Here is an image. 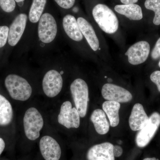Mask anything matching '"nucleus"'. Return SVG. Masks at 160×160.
I'll list each match as a JSON object with an SVG mask.
<instances>
[{"label":"nucleus","instance_id":"1","mask_svg":"<svg viewBox=\"0 0 160 160\" xmlns=\"http://www.w3.org/2000/svg\"><path fill=\"white\" fill-rule=\"evenodd\" d=\"M5 85L12 98L20 102H25L30 98L32 88L29 82L24 78L15 74L7 76Z\"/></svg>","mask_w":160,"mask_h":160},{"label":"nucleus","instance_id":"2","mask_svg":"<svg viewBox=\"0 0 160 160\" xmlns=\"http://www.w3.org/2000/svg\"><path fill=\"white\" fill-rule=\"evenodd\" d=\"M92 14L95 21L103 31L108 34H112L117 31L118 20L108 6L104 4H98L92 9Z\"/></svg>","mask_w":160,"mask_h":160},{"label":"nucleus","instance_id":"3","mask_svg":"<svg viewBox=\"0 0 160 160\" xmlns=\"http://www.w3.org/2000/svg\"><path fill=\"white\" fill-rule=\"evenodd\" d=\"M23 123L25 136L28 140L34 141L39 138L44 121L38 109L34 107L27 109L24 114Z\"/></svg>","mask_w":160,"mask_h":160},{"label":"nucleus","instance_id":"4","mask_svg":"<svg viewBox=\"0 0 160 160\" xmlns=\"http://www.w3.org/2000/svg\"><path fill=\"white\" fill-rule=\"evenodd\" d=\"M70 89L75 107L81 118L85 117L88 110L89 100L88 85L84 80L77 78L71 83Z\"/></svg>","mask_w":160,"mask_h":160},{"label":"nucleus","instance_id":"5","mask_svg":"<svg viewBox=\"0 0 160 160\" xmlns=\"http://www.w3.org/2000/svg\"><path fill=\"white\" fill-rule=\"evenodd\" d=\"M79 113L75 107H72L69 101L63 102L58 116V122L61 126L67 129H77L80 125Z\"/></svg>","mask_w":160,"mask_h":160},{"label":"nucleus","instance_id":"6","mask_svg":"<svg viewBox=\"0 0 160 160\" xmlns=\"http://www.w3.org/2000/svg\"><path fill=\"white\" fill-rule=\"evenodd\" d=\"M57 31V24L54 17L49 13L42 15L38 26L40 41L46 44L51 42L56 37Z\"/></svg>","mask_w":160,"mask_h":160},{"label":"nucleus","instance_id":"7","mask_svg":"<svg viewBox=\"0 0 160 160\" xmlns=\"http://www.w3.org/2000/svg\"><path fill=\"white\" fill-rule=\"evenodd\" d=\"M160 126V114L154 112L149 118L146 126L139 131L136 137V143L138 147L143 148L150 142Z\"/></svg>","mask_w":160,"mask_h":160},{"label":"nucleus","instance_id":"8","mask_svg":"<svg viewBox=\"0 0 160 160\" xmlns=\"http://www.w3.org/2000/svg\"><path fill=\"white\" fill-rule=\"evenodd\" d=\"M63 84V78L61 73L55 69L49 70L43 78L42 86L44 93L47 97H56L62 91Z\"/></svg>","mask_w":160,"mask_h":160},{"label":"nucleus","instance_id":"9","mask_svg":"<svg viewBox=\"0 0 160 160\" xmlns=\"http://www.w3.org/2000/svg\"><path fill=\"white\" fill-rule=\"evenodd\" d=\"M102 94L107 101L119 103L128 102L131 101L132 96L127 89L111 83H106L103 86Z\"/></svg>","mask_w":160,"mask_h":160},{"label":"nucleus","instance_id":"10","mask_svg":"<svg viewBox=\"0 0 160 160\" xmlns=\"http://www.w3.org/2000/svg\"><path fill=\"white\" fill-rule=\"evenodd\" d=\"M39 148L45 160H59L62 154L61 146L54 138L45 135L40 139Z\"/></svg>","mask_w":160,"mask_h":160},{"label":"nucleus","instance_id":"11","mask_svg":"<svg viewBox=\"0 0 160 160\" xmlns=\"http://www.w3.org/2000/svg\"><path fill=\"white\" fill-rule=\"evenodd\" d=\"M150 46L146 41H140L130 46L125 55L128 57V61L131 65H140L146 62L150 52Z\"/></svg>","mask_w":160,"mask_h":160},{"label":"nucleus","instance_id":"12","mask_svg":"<svg viewBox=\"0 0 160 160\" xmlns=\"http://www.w3.org/2000/svg\"><path fill=\"white\" fill-rule=\"evenodd\" d=\"M27 15L21 13L13 20L9 28L8 43L14 46L18 42L26 29L27 21Z\"/></svg>","mask_w":160,"mask_h":160},{"label":"nucleus","instance_id":"13","mask_svg":"<svg viewBox=\"0 0 160 160\" xmlns=\"http://www.w3.org/2000/svg\"><path fill=\"white\" fill-rule=\"evenodd\" d=\"M113 148V145L108 142L92 146L87 152V160H115Z\"/></svg>","mask_w":160,"mask_h":160},{"label":"nucleus","instance_id":"14","mask_svg":"<svg viewBox=\"0 0 160 160\" xmlns=\"http://www.w3.org/2000/svg\"><path fill=\"white\" fill-rule=\"evenodd\" d=\"M149 120L142 105L140 103L135 104L129 117L130 129L133 131H139L146 126Z\"/></svg>","mask_w":160,"mask_h":160},{"label":"nucleus","instance_id":"15","mask_svg":"<svg viewBox=\"0 0 160 160\" xmlns=\"http://www.w3.org/2000/svg\"><path fill=\"white\" fill-rule=\"evenodd\" d=\"M77 21L83 36L86 38L91 49L93 51H96L99 47V41L93 27L87 20L83 18H78Z\"/></svg>","mask_w":160,"mask_h":160},{"label":"nucleus","instance_id":"16","mask_svg":"<svg viewBox=\"0 0 160 160\" xmlns=\"http://www.w3.org/2000/svg\"><path fill=\"white\" fill-rule=\"evenodd\" d=\"M62 24L64 30L70 39L76 42L83 39V35L78 24L77 20L73 16L66 15L63 19Z\"/></svg>","mask_w":160,"mask_h":160},{"label":"nucleus","instance_id":"17","mask_svg":"<svg viewBox=\"0 0 160 160\" xmlns=\"http://www.w3.org/2000/svg\"><path fill=\"white\" fill-rule=\"evenodd\" d=\"M90 120L98 134H106L109 132L110 124L107 119L106 113L103 110L95 109L92 113Z\"/></svg>","mask_w":160,"mask_h":160},{"label":"nucleus","instance_id":"18","mask_svg":"<svg viewBox=\"0 0 160 160\" xmlns=\"http://www.w3.org/2000/svg\"><path fill=\"white\" fill-rule=\"evenodd\" d=\"M114 9L118 13L131 20L139 21L143 18L142 8L137 4L117 5L115 6Z\"/></svg>","mask_w":160,"mask_h":160},{"label":"nucleus","instance_id":"19","mask_svg":"<svg viewBox=\"0 0 160 160\" xmlns=\"http://www.w3.org/2000/svg\"><path fill=\"white\" fill-rule=\"evenodd\" d=\"M13 118V110L11 103L0 94V126L9 125Z\"/></svg>","mask_w":160,"mask_h":160},{"label":"nucleus","instance_id":"20","mask_svg":"<svg viewBox=\"0 0 160 160\" xmlns=\"http://www.w3.org/2000/svg\"><path fill=\"white\" fill-rule=\"evenodd\" d=\"M120 107V103L114 101H106L103 103V111L107 115L112 127H116L119 123V111Z\"/></svg>","mask_w":160,"mask_h":160},{"label":"nucleus","instance_id":"21","mask_svg":"<svg viewBox=\"0 0 160 160\" xmlns=\"http://www.w3.org/2000/svg\"><path fill=\"white\" fill-rule=\"evenodd\" d=\"M47 0H33L29 12V19L35 23L39 21L45 9Z\"/></svg>","mask_w":160,"mask_h":160},{"label":"nucleus","instance_id":"22","mask_svg":"<svg viewBox=\"0 0 160 160\" xmlns=\"http://www.w3.org/2000/svg\"><path fill=\"white\" fill-rule=\"evenodd\" d=\"M145 6L146 9L155 12L153 23L156 26L160 25V0H146Z\"/></svg>","mask_w":160,"mask_h":160},{"label":"nucleus","instance_id":"23","mask_svg":"<svg viewBox=\"0 0 160 160\" xmlns=\"http://www.w3.org/2000/svg\"><path fill=\"white\" fill-rule=\"evenodd\" d=\"M0 6L3 11L6 12H11L16 7L15 0H0Z\"/></svg>","mask_w":160,"mask_h":160},{"label":"nucleus","instance_id":"24","mask_svg":"<svg viewBox=\"0 0 160 160\" xmlns=\"http://www.w3.org/2000/svg\"><path fill=\"white\" fill-rule=\"evenodd\" d=\"M9 28L7 26H0V48L4 47L7 42L9 36Z\"/></svg>","mask_w":160,"mask_h":160},{"label":"nucleus","instance_id":"25","mask_svg":"<svg viewBox=\"0 0 160 160\" xmlns=\"http://www.w3.org/2000/svg\"><path fill=\"white\" fill-rule=\"evenodd\" d=\"M61 8L69 9L74 6L75 0H54Z\"/></svg>","mask_w":160,"mask_h":160},{"label":"nucleus","instance_id":"26","mask_svg":"<svg viewBox=\"0 0 160 160\" xmlns=\"http://www.w3.org/2000/svg\"><path fill=\"white\" fill-rule=\"evenodd\" d=\"M150 80L157 86L158 90L160 92V71L153 72L150 77Z\"/></svg>","mask_w":160,"mask_h":160},{"label":"nucleus","instance_id":"27","mask_svg":"<svg viewBox=\"0 0 160 160\" xmlns=\"http://www.w3.org/2000/svg\"><path fill=\"white\" fill-rule=\"evenodd\" d=\"M151 57L154 60L158 59L160 58V38L158 40L152 51Z\"/></svg>","mask_w":160,"mask_h":160},{"label":"nucleus","instance_id":"28","mask_svg":"<svg viewBox=\"0 0 160 160\" xmlns=\"http://www.w3.org/2000/svg\"><path fill=\"white\" fill-rule=\"evenodd\" d=\"M123 149L121 146L118 145L113 146V153L115 157L118 158L121 157L123 153Z\"/></svg>","mask_w":160,"mask_h":160},{"label":"nucleus","instance_id":"29","mask_svg":"<svg viewBox=\"0 0 160 160\" xmlns=\"http://www.w3.org/2000/svg\"><path fill=\"white\" fill-rule=\"evenodd\" d=\"M6 147V143L3 138L0 137V155L2 153Z\"/></svg>","mask_w":160,"mask_h":160},{"label":"nucleus","instance_id":"30","mask_svg":"<svg viewBox=\"0 0 160 160\" xmlns=\"http://www.w3.org/2000/svg\"><path fill=\"white\" fill-rule=\"evenodd\" d=\"M121 2L124 5H129V4H135L138 0H120Z\"/></svg>","mask_w":160,"mask_h":160},{"label":"nucleus","instance_id":"31","mask_svg":"<svg viewBox=\"0 0 160 160\" xmlns=\"http://www.w3.org/2000/svg\"><path fill=\"white\" fill-rule=\"evenodd\" d=\"M143 160H159L158 159L156 158H146Z\"/></svg>","mask_w":160,"mask_h":160},{"label":"nucleus","instance_id":"32","mask_svg":"<svg viewBox=\"0 0 160 160\" xmlns=\"http://www.w3.org/2000/svg\"><path fill=\"white\" fill-rule=\"evenodd\" d=\"M15 1L16 2H17L18 3L20 2H23L24 1H25V0H15Z\"/></svg>","mask_w":160,"mask_h":160},{"label":"nucleus","instance_id":"33","mask_svg":"<svg viewBox=\"0 0 160 160\" xmlns=\"http://www.w3.org/2000/svg\"><path fill=\"white\" fill-rule=\"evenodd\" d=\"M158 65H159V67L160 68V62H159V63Z\"/></svg>","mask_w":160,"mask_h":160}]
</instances>
